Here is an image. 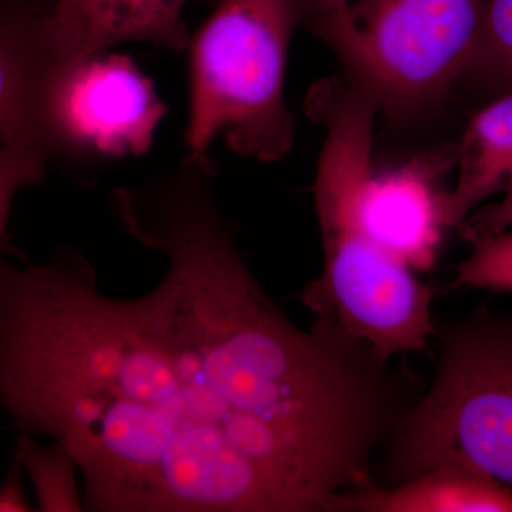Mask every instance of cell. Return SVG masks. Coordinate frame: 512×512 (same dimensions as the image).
<instances>
[{
    "instance_id": "6",
    "label": "cell",
    "mask_w": 512,
    "mask_h": 512,
    "mask_svg": "<svg viewBox=\"0 0 512 512\" xmlns=\"http://www.w3.org/2000/svg\"><path fill=\"white\" fill-rule=\"evenodd\" d=\"M167 111L151 80L124 55L46 64L40 84L43 138L92 156H143Z\"/></svg>"
},
{
    "instance_id": "1",
    "label": "cell",
    "mask_w": 512,
    "mask_h": 512,
    "mask_svg": "<svg viewBox=\"0 0 512 512\" xmlns=\"http://www.w3.org/2000/svg\"><path fill=\"white\" fill-rule=\"evenodd\" d=\"M200 168L116 191L167 261L133 299L73 248L0 256V416L73 458L84 510L338 512L410 380L336 323L299 328L239 254Z\"/></svg>"
},
{
    "instance_id": "5",
    "label": "cell",
    "mask_w": 512,
    "mask_h": 512,
    "mask_svg": "<svg viewBox=\"0 0 512 512\" xmlns=\"http://www.w3.org/2000/svg\"><path fill=\"white\" fill-rule=\"evenodd\" d=\"M485 0H312L308 20L379 110L440 103L476 59Z\"/></svg>"
},
{
    "instance_id": "8",
    "label": "cell",
    "mask_w": 512,
    "mask_h": 512,
    "mask_svg": "<svg viewBox=\"0 0 512 512\" xmlns=\"http://www.w3.org/2000/svg\"><path fill=\"white\" fill-rule=\"evenodd\" d=\"M451 160L420 161L376 174L360 185L357 212L370 238L414 271H429L436 262L446 221L443 194L434 177Z\"/></svg>"
},
{
    "instance_id": "14",
    "label": "cell",
    "mask_w": 512,
    "mask_h": 512,
    "mask_svg": "<svg viewBox=\"0 0 512 512\" xmlns=\"http://www.w3.org/2000/svg\"><path fill=\"white\" fill-rule=\"evenodd\" d=\"M470 247V255L457 265L451 286L512 293V229Z\"/></svg>"
},
{
    "instance_id": "4",
    "label": "cell",
    "mask_w": 512,
    "mask_h": 512,
    "mask_svg": "<svg viewBox=\"0 0 512 512\" xmlns=\"http://www.w3.org/2000/svg\"><path fill=\"white\" fill-rule=\"evenodd\" d=\"M436 338L433 382L387 441L389 485L466 466L512 488V312L481 306Z\"/></svg>"
},
{
    "instance_id": "18",
    "label": "cell",
    "mask_w": 512,
    "mask_h": 512,
    "mask_svg": "<svg viewBox=\"0 0 512 512\" xmlns=\"http://www.w3.org/2000/svg\"><path fill=\"white\" fill-rule=\"evenodd\" d=\"M329 2H350V0H329Z\"/></svg>"
},
{
    "instance_id": "16",
    "label": "cell",
    "mask_w": 512,
    "mask_h": 512,
    "mask_svg": "<svg viewBox=\"0 0 512 512\" xmlns=\"http://www.w3.org/2000/svg\"><path fill=\"white\" fill-rule=\"evenodd\" d=\"M467 244L512 229V181L493 200L471 212L457 227Z\"/></svg>"
},
{
    "instance_id": "11",
    "label": "cell",
    "mask_w": 512,
    "mask_h": 512,
    "mask_svg": "<svg viewBox=\"0 0 512 512\" xmlns=\"http://www.w3.org/2000/svg\"><path fill=\"white\" fill-rule=\"evenodd\" d=\"M45 67L40 19L0 9V153L45 140L39 121Z\"/></svg>"
},
{
    "instance_id": "9",
    "label": "cell",
    "mask_w": 512,
    "mask_h": 512,
    "mask_svg": "<svg viewBox=\"0 0 512 512\" xmlns=\"http://www.w3.org/2000/svg\"><path fill=\"white\" fill-rule=\"evenodd\" d=\"M338 512H512V488L466 466H440L400 484L370 480Z\"/></svg>"
},
{
    "instance_id": "12",
    "label": "cell",
    "mask_w": 512,
    "mask_h": 512,
    "mask_svg": "<svg viewBox=\"0 0 512 512\" xmlns=\"http://www.w3.org/2000/svg\"><path fill=\"white\" fill-rule=\"evenodd\" d=\"M16 457L19 466L29 474L39 510H84L76 463L62 447L53 443L40 446L32 437L20 436Z\"/></svg>"
},
{
    "instance_id": "15",
    "label": "cell",
    "mask_w": 512,
    "mask_h": 512,
    "mask_svg": "<svg viewBox=\"0 0 512 512\" xmlns=\"http://www.w3.org/2000/svg\"><path fill=\"white\" fill-rule=\"evenodd\" d=\"M45 174L42 141L18 144L0 153V252H12L8 224L16 195L35 185Z\"/></svg>"
},
{
    "instance_id": "13",
    "label": "cell",
    "mask_w": 512,
    "mask_h": 512,
    "mask_svg": "<svg viewBox=\"0 0 512 512\" xmlns=\"http://www.w3.org/2000/svg\"><path fill=\"white\" fill-rule=\"evenodd\" d=\"M512 92V0H485L483 25L471 72Z\"/></svg>"
},
{
    "instance_id": "3",
    "label": "cell",
    "mask_w": 512,
    "mask_h": 512,
    "mask_svg": "<svg viewBox=\"0 0 512 512\" xmlns=\"http://www.w3.org/2000/svg\"><path fill=\"white\" fill-rule=\"evenodd\" d=\"M312 0H222L190 42L185 164L214 173L218 138L244 158L276 163L295 143L285 100L293 33Z\"/></svg>"
},
{
    "instance_id": "7",
    "label": "cell",
    "mask_w": 512,
    "mask_h": 512,
    "mask_svg": "<svg viewBox=\"0 0 512 512\" xmlns=\"http://www.w3.org/2000/svg\"><path fill=\"white\" fill-rule=\"evenodd\" d=\"M188 0H55L40 19L46 64H69L107 47L143 42L183 52L191 42Z\"/></svg>"
},
{
    "instance_id": "10",
    "label": "cell",
    "mask_w": 512,
    "mask_h": 512,
    "mask_svg": "<svg viewBox=\"0 0 512 512\" xmlns=\"http://www.w3.org/2000/svg\"><path fill=\"white\" fill-rule=\"evenodd\" d=\"M457 180L443 194L444 221L457 228L512 181V92L474 114L458 144Z\"/></svg>"
},
{
    "instance_id": "17",
    "label": "cell",
    "mask_w": 512,
    "mask_h": 512,
    "mask_svg": "<svg viewBox=\"0 0 512 512\" xmlns=\"http://www.w3.org/2000/svg\"><path fill=\"white\" fill-rule=\"evenodd\" d=\"M28 510L29 504L26 503L25 497H23L18 481L12 478L5 487L0 488V512Z\"/></svg>"
},
{
    "instance_id": "2",
    "label": "cell",
    "mask_w": 512,
    "mask_h": 512,
    "mask_svg": "<svg viewBox=\"0 0 512 512\" xmlns=\"http://www.w3.org/2000/svg\"><path fill=\"white\" fill-rule=\"evenodd\" d=\"M308 104L325 130L313 185L325 261L303 302L383 362L420 352L436 338V291L377 245L357 212L360 185L372 170L379 107L362 87L338 79L316 84Z\"/></svg>"
}]
</instances>
